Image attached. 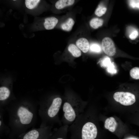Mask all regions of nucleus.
Masks as SVG:
<instances>
[{
  "label": "nucleus",
  "mask_w": 139,
  "mask_h": 139,
  "mask_svg": "<svg viewBox=\"0 0 139 139\" xmlns=\"http://www.w3.org/2000/svg\"><path fill=\"white\" fill-rule=\"evenodd\" d=\"M39 104L28 101L10 103L4 108L8 114L9 139H18L30 128L34 127L37 119Z\"/></svg>",
  "instance_id": "nucleus-1"
},
{
  "label": "nucleus",
  "mask_w": 139,
  "mask_h": 139,
  "mask_svg": "<svg viewBox=\"0 0 139 139\" xmlns=\"http://www.w3.org/2000/svg\"><path fill=\"white\" fill-rule=\"evenodd\" d=\"M99 115L96 106L86 107L74 121L69 126L71 139H104L98 124Z\"/></svg>",
  "instance_id": "nucleus-2"
},
{
  "label": "nucleus",
  "mask_w": 139,
  "mask_h": 139,
  "mask_svg": "<svg viewBox=\"0 0 139 139\" xmlns=\"http://www.w3.org/2000/svg\"><path fill=\"white\" fill-rule=\"evenodd\" d=\"M63 102L62 98L56 96L38 103V114L41 120L40 127H53L55 124L62 126L59 114Z\"/></svg>",
  "instance_id": "nucleus-3"
},
{
  "label": "nucleus",
  "mask_w": 139,
  "mask_h": 139,
  "mask_svg": "<svg viewBox=\"0 0 139 139\" xmlns=\"http://www.w3.org/2000/svg\"><path fill=\"white\" fill-rule=\"evenodd\" d=\"M62 106L63 115L61 120L63 125H71L84 111L87 103L76 97L67 98Z\"/></svg>",
  "instance_id": "nucleus-4"
},
{
  "label": "nucleus",
  "mask_w": 139,
  "mask_h": 139,
  "mask_svg": "<svg viewBox=\"0 0 139 139\" xmlns=\"http://www.w3.org/2000/svg\"><path fill=\"white\" fill-rule=\"evenodd\" d=\"M113 97L121 105L129 107L132 113L139 111V103L137 102L134 94L129 92H117L114 93Z\"/></svg>",
  "instance_id": "nucleus-5"
},
{
  "label": "nucleus",
  "mask_w": 139,
  "mask_h": 139,
  "mask_svg": "<svg viewBox=\"0 0 139 139\" xmlns=\"http://www.w3.org/2000/svg\"><path fill=\"white\" fill-rule=\"evenodd\" d=\"M53 127H33L21 135L18 139H48L52 134Z\"/></svg>",
  "instance_id": "nucleus-6"
},
{
  "label": "nucleus",
  "mask_w": 139,
  "mask_h": 139,
  "mask_svg": "<svg viewBox=\"0 0 139 139\" xmlns=\"http://www.w3.org/2000/svg\"><path fill=\"white\" fill-rule=\"evenodd\" d=\"M104 126L105 129L115 134L120 138L125 136L127 133L126 131L119 128V124L117 119L113 117L106 119L104 121Z\"/></svg>",
  "instance_id": "nucleus-7"
},
{
  "label": "nucleus",
  "mask_w": 139,
  "mask_h": 139,
  "mask_svg": "<svg viewBox=\"0 0 139 139\" xmlns=\"http://www.w3.org/2000/svg\"><path fill=\"white\" fill-rule=\"evenodd\" d=\"M102 46L104 52L107 55L112 56L116 53V48L112 40L108 37L104 38L102 40Z\"/></svg>",
  "instance_id": "nucleus-8"
},
{
  "label": "nucleus",
  "mask_w": 139,
  "mask_h": 139,
  "mask_svg": "<svg viewBox=\"0 0 139 139\" xmlns=\"http://www.w3.org/2000/svg\"><path fill=\"white\" fill-rule=\"evenodd\" d=\"M69 126L63 125L58 128L54 129L48 139H68L67 134Z\"/></svg>",
  "instance_id": "nucleus-9"
},
{
  "label": "nucleus",
  "mask_w": 139,
  "mask_h": 139,
  "mask_svg": "<svg viewBox=\"0 0 139 139\" xmlns=\"http://www.w3.org/2000/svg\"><path fill=\"white\" fill-rule=\"evenodd\" d=\"M4 110L0 109V135L8 136L10 132V129L8 125L4 123Z\"/></svg>",
  "instance_id": "nucleus-10"
},
{
  "label": "nucleus",
  "mask_w": 139,
  "mask_h": 139,
  "mask_svg": "<svg viewBox=\"0 0 139 139\" xmlns=\"http://www.w3.org/2000/svg\"><path fill=\"white\" fill-rule=\"evenodd\" d=\"M76 44L77 47L84 53H87L89 50V42L86 38H81L79 39L76 42Z\"/></svg>",
  "instance_id": "nucleus-11"
},
{
  "label": "nucleus",
  "mask_w": 139,
  "mask_h": 139,
  "mask_svg": "<svg viewBox=\"0 0 139 139\" xmlns=\"http://www.w3.org/2000/svg\"><path fill=\"white\" fill-rule=\"evenodd\" d=\"M58 22V19L54 17L46 18L45 19L44 26L46 30L53 29L56 26Z\"/></svg>",
  "instance_id": "nucleus-12"
},
{
  "label": "nucleus",
  "mask_w": 139,
  "mask_h": 139,
  "mask_svg": "<svg viewBox=\"0 0 139 139\" xmlns=\"http://www.w3.org/2000/svg\"><path fill=\"white\" fill-rule=\"evenodd\" d=\"M74 2V0H59L56 2L55 6L57 9H61L73 5Z\"/></svg>",
  "instance_id": "nucleus-13"
},
{
  "label": "nucleus",
  "mask_w": 139,
  "mask_h": 139,
  "mask_svg": "<svg viewBox=\"0 0 139 139\" xmlns=\"http://www.w3.org/2000/svg\"><path fill=\"white\" fill-rule=\"evenodd\" d=\"M74 23L73 19L71 18H69L61 25V28L64 31H69L72 30Z\"/></svg>",
  "instance_id": "nucleus-14"
},
{
  "label": "nucleus",
  "mask_w": 139,
  "mask_h": 139,
  "mask_svg": "<svg viewBox=\"0 0 139 139\" xmlns=\"http://www.w3.org/2000/svg\"><path fill=\"white\" fill-rule=\"evenodd\" d=\"M68 51L75 57H78L81 55V51L74 44H70L68 47Z\"/></svg>",
  "instance_id": "nucleus-15"
},
{
  "label": "nucleus",
  "mask_w": 139,
  "mask_h": 139,
  "mask_svg": "<svg viewBox=\"0 0 139 139\" xmlns=\"http://www.w3.org/2000/svg\"><path fill=\"white\" fill-rule=\"evenodd\" d=\"M103 21L101 19L94 18L92 19L90 22V26L94 29L98 28L102 25Z\"/></svg>",
  "instance_id": "nucleus-16"
},
{
  "label": "nucleus",
  "mask_w": 139,
  "mask_h": 139,
  "mask_svg": "<svg viewBox=\"0 0 139 139\" xmlns=\"http://www.w3.org/2000/svg\"><path fill=\"white\" fill-rule=\"evenodd\" d=\"M40 1L39 0H26L25 4L27 8L32 9L36 7Z\"/></svg>",
  "instance_id": "nucleus-17"
},
{
  "label": "nucleus",
  "mask_w": 139,
  "mask_h": 139,
  "mask_svg": "<svg viewBox=\"0 0 139 139\" xmlns=\"http://www.w3.org/2000/svg\"><path fill=\"white\" fill-rule=\"evenodd\" d=\"M130 75L133 78L136 80L139 79V68L135 67L132 68L130 71Z\"/></svg>",
  "instance_id": "nucleus-18"
},
{
  "label": "nucleus",
  "mask_w": 139,
  "mask_h": 139,
  "mask_svg": "<svg viewBox=\"0 0 139 139\" xmlns=\"http://www.w3.org/2000/svg\"><path fill=\"white\" fill-rule=\"evenodd\" d=\"M107 8L101 5H99L96 9L95 13L99 17H101L104 15L107 11Z\"/></svg>",
  "instance_id": "nucleus-19"
},
{
  "label": "nucleus",
  "mask_w": 139,
  "mask_h": 139,
  "mask_svg": "<svg viewBox=\"0 0 139 139\" xmlns=\"http://www.w3.org/2000/svg\"><path fill=\"white\" fill-rule=\"evenodd\" d=\"M132 121L133 123L139 126V111L133 113Z\"/></svg>",
  "instance_id": "nucleus-20"
},
{
  "label": "nucleus",
  "mask_w": 139,
  "mask_h": 139,
  "mask_svg": "<svg viewBox=\"0 0 139 139\" xmlns=\"http://www.w3.org/2000/svg\"><path fill=\"white\" fill-rule=\"evenodd\" d=\"M90 50L92 51L99 52L101 51V48L99 45L96 44H91L90 47Z\"/></svg>",
  "instance_id": "nucleus-21"
},
{
  "label": "nucleus",
  "mask_w": 139,
  "mask_h": 139,
  "mask_svg": "<svg viewBox=\"0 0 139 139\" xmlns=\"http://www.w3.org/2000/svg\"><path fill=\"white\" fill-rule=\"evenodd\" d=\"M130 6L133 8H139V0L128 1Z\"/></svg>",
  "instance_id": "nucleus-22"
},
{
  "label": "nucleus",
  "mask_w": 139,
  "mask_h": 139,
  "mask_svg": "<svg viewBox=\"0 0 139 139\" xmlns=\"http://www.w3.org/2000/svg\"><path fill=\"white\" fill-rule=\"evenodd\" d=\"M138 32L136 30L133 31L129 36L130 38L132 40L135 39L138 36Z\"/></svg>",
  "instance_id": "nucleus-23"
},
{
  "label": "nucleus",
  "mask_w": 139,
  "mask_h": 139,
  "mask_svg": "<svg viewBox=\"0 0 139 139\" xmlns=\"http://www.w3.org/2000/svg\"><path fill=\"white\" fill-rule=\"evenodd\" d=\"M108 71L111 73H115L116 71L115 69V67L113 65L111 64H110L108 66Z\"/></svg>",
  "instance_id": "nucleus-24"
},
{
  "label": "nucleus",
  "mask_w": 139,
  "mask_h": 139,
  "mask_svg": "<svg viewBox=\"0 0 139 139\" xmlns=\"http://www.w3.org/2000/svg\"><path fill=\"white\" fill-rule=\"evenodd\" d=\"M110 59L109 58H106L104 59L103 62V64L104 65L106 66L107 65H109L110 63Z\"/></svg>",
  "instance_id": "nucleus-25"
},
{
  "label": "nucleus",
  "mask_w": 139,
  "mask_h": 139,
  "mask_svg": "<svg viewBox=\"0 0 139 139\" xmlns=\"http://www.w3.org/2000/svg\"><path fill=\"white\" fill-rule=\"evenodd\" d=\"M123 139H139V137L131 135L125 137Z\"/></svg>",
  "instance_id": "nucleus-26"
},
{
  "label": "nucleus",
  "mask_w": 139,
  "mask_h": 139,
  "mask_svg": "<svg viewBox=\"0 0 139 139\" xmlns=\"http://www.w3.org/2000/svg\"><path fill=\"white\" fill-rule=\"evenodd\" d=\"M9 139V138H8V139Z\"/></svg>",
  "instance_id": "nucleus-27"
}]
</instances>
